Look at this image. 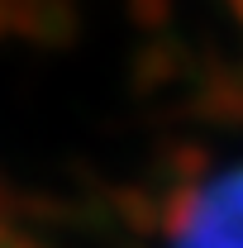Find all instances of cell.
<instances>
[{
  "mask_svg": "<svg viewBox=\"0 0 243 248\" xmlns=\"http://www.w3.org/2000/svg\"><path fill=\"white\" fill-rule=\"evenodd\" d=\"M172 248H243V167L214 177L186 201Z\"/></svg>",
  "mask_w": 243,
  "mask_h": 248,
  "instance_id": "6da1fadb",
  "label": "cell"
}]
</instances>
